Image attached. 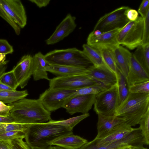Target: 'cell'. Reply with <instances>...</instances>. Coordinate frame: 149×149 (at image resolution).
Returning <instances> with one entry per match:
<instances>
[{"mask_svg": "<svg viewBox=\"0 0 149 149\" xmlns=\"http://www.w3.org/2000/svg\"><path fill=\"white\" fill-rule=\"evenodd\" d=\"M72 134V130L45 122L29 125L24 139L32 149H47L51 142L61 136Z\"/></svg>", "mask_w": 149, "mask_h": 149, "instance_id": "1", "label": "cell"}, {"mask_svg": "<svg viewBox=\"0 0 149 149\" xmlns=\"http://www.w3.org/2000/svg\"><path fill=\"white\" fill-rule=\"evenodd\" d=\"M13 107L10 116L16 123L30 124L45 123L51 120V113L42 105L38 99L24 98L8 104Z\"/></svg>", "mask_w": 149, "mask_h": 149, "instance_id": "2", "label": "cell"}, {"mask_svg": "<svg viewBox=\"0 0 149 149\" xmlns=\"http://www.w3.org/2000/svg\"><path fill=\"white\" fill-rule=\"evenodd\" d=\"M149 109V93L129 92L126 98L118 106L115 116L123 118L125 123L135 126Z\"/></svg>", "mask_w": 149, "mask_h": 149, "instance_id": "3", "label": "cell"}, {"mask_svg": "<svg viewBox=\"0 0 149 149\" xmlns=\"http://www.w3.org/2000/svg\"><path fill=\"white\" fill-rule=\"evenodd\" d=\"M50 64L64 65L88 69L93 64L83 51L76 48L54 49L45 55Z\"/></svg>", "mask_w": 149, "mask_h": 149, "instance_id": "4", "label": "cell"}, {"mask_svg": "<svg viewBox=\"0 0 149 149\" xmlns=\"http://www.w3.org/2000/svg\"><path fill=\"white\" fill-rule=\"evenodd\" d=\"M144 19L139 17L134 21H129L123 27L117 36L119 45H122L133 50L142 45Z\"/></svg>", "mask_w": 149, "mask_h": 149, "instance_id": "5", "label": "cell"}, {"mask_svg": "<svg viewBox=\"0 0 149 149\" xmlns=\"http://www.w3.org/2000/svg\"><path fill=\"white\" fill-rule=\"evenodd\" d=\"M94 110L96 113L106 116H115L118 106L117 83L95 94Z\"/></svg>", "mask_w": 149, "mask_h": 149, "instance_id": "6", "label": "cell"}, {"mask_svg": "<svg viewBox=\"0 0 149 149\" xmlns=\"http://www.w3.org/2000/svg\"><path fill=\"white\" fill-rule=\"evenodd\" d=\"M101 83L86 74L58 76L50 79L49 88L53 89L75 90Z\"/></svg>", "mask_w": 149, "mask_h": 149, "instance_id": "7", "label": "cell"}, {"mask_svg": "<svg viewBox=\"0 0 149 149\" xmlns=\"http://www.w3.org/2000/svg\"><path fill=\"white\" fill-rule=\"evenodd\" d=\"M128 6H122L101 17L93 31L98 30L102 33L123 27L129 21L125 15Z\"/></svg>", "mask_w": 149, "mask_h": 149, "instance_id": "8", "label": "cell"}, {"mask_svg": "<svg viewBox=\"0 0 149 149\" xmlns=\"http://www.w3.org/2000/svg\"><path fill=\"white\" fill-rule=\"evenodd\" d=\"M76 90L49 88L40 95L38 99L44 108L51 112L62 108L66 101L71 97Z\"/></svg>", "mask_w": 149, "mask_h": 149, "instance_id": "9", "label": "cell"}, {"mask_svg": "<svg viewBox=\"0 0 149 149\" xmlns=\"http://www.w3.org/2000/svg\"><path fill=\"white\" fill-rule=\"evenodd\" d=\"M122 28L103 32L97 36L91 32L87 38L86 44L99 52L104 49L113 50L119 45L117 36Z\"/></svg>", "mask_w": 149, "mask_h": 149, "instance_id": "10", "label": "cell"}, {"mask_svg": "<svg viewBox=\"0 0 149 149\" xmlns=\"http://www.w3.org/2000/svg\"><path fill=\"white\" fill-rule=\"evenodd\" d=\"M95 94L78 95L68 99L62 108L71 115L77 113H88L94 104Z\"/></svg>", "mask_w": 149, "mask_h": 149, "instance_id": "11", "label": "cell"}, {"mask_svg": "<svg viewBox=\"0 0 149 149\" xmlns=\"http://www.w3.org/2000/svg\"><path fill=\"white\" fill-rule=\"evenodd\" d=\"M0 3L11 18L20 28L26 24L27 16L21 1L19 0H0Z\"/></svg>", "mask_w": 149, "mask_h": 149, "instance_id": "12", "label": "cell"}, {"mask_svg": "<svg viewBox=\"0 0 149 149\" xmlns=\"http://www.w3.org/2000/svg\"><path fill=\"white\" fill-rule=\"evenodd\" d=\"M12 70L18 86L24 88L32 75V56L29 54L23 56Z\"/></svg>", "mask_w": 149, "mask_h": 149, "instance_id": "13", "label": "cell"}, {"mask_svg": "<svg viewBox=\"0 0 149 149\" xmlns=\"http://www.w3.org/2000/svg\"><path fill=\"white\" fill-rule=\"evenodd\" d=\"M86 74L107 88L114 85L117 82V75L104 64L90 67L87 69Z\"/></svg>", "mask_w": 149, "mask_h": 149, "instance_id": "14", "label": "cell"}, {"mask_svg": "<svg viewBox=\"0 0 149 149\" xmlns=\"http://www.w3.org/2000/svg\"><path fill=\"white\" fill-rule=\"evenodd\" d=\"M135 128L125 122L116 126L98 138L92 141L98 145H106L124 138Z\"/></svg>", "mask_w": 149, "mask_h": 149, "instance_id": "15", "label": "cell"}, {"mask_svg": "<svg viewBox=\"0 0 149 149\" xmlns=\"http://www.w3.org/2000/svg\"><path fill=\"white\" fill-rule=\"evenodd\" d=\"M76 17L68 14L57 26L51 36L45 40L47 45H53L62 40L68 36L77 26Z\"/></svg>", "mask_w": 149, "mask_h": 149, "instance_id": "16", "label": "cell"}, {"mask_svg": "<svg viewBox=\"0 0 149 149\" xmlns=\"http://www.w3.org/2000/svg\"><path fill=\"white\" fill-rule=\"evenodd\" d=\"M126 80L128 87L136 84L149 81V74L136 59L132 54Z\"/></svg>", "mask_w": 149, "mask_h": 149, "instance_id": "17", "label": "cell"}, {"mask_svg": "<svg viewBox=\"0 0 149 149\" xmlns=\"http://www.w3.org/2000/svg\"><path fill=\"white\" fill-rule=\"evenodd\" d=\"M137 143L136 136L131 133L124 138L106 145H98L92 141L88 142L79 149H123L135 147Z\"/></svg>", "mask_w": 149, "mask_h": 149, "instance_id": "18", "label": "cell"}, {"mask_svg": "<svg viewBox=\"0 0 149 149\" xmlns=\"http://www.w3.org/2000/svg\"><path fill=\"white\" fill-rule=\"evenodd\" d=\"M97 124V134L94 139H96L105 134L116 126L125 122V118L115 116H106L98 114Z\"/></svg>", "mask_w": 149, "mask_h": 149, "instance_id": "19", "label": "cell"}, {"mask_svg": "<svg viewBox=\"0 0 149 149\" xmlns=\"http://www.w3.org/2000/svg\"><path fill=\"white\" fill-rule=\"evenodd\" d=\"M49 63L46 60L45 55L40 52L32 56V76L34 81L45 79L49 81L46 70Z\"/></svg>", "mask_w": 149, "mask_h": 149, "instance_id": "20", "label": "cell"}, {"mask_svg": "<svg viewBox=\"0 0 149 149\" xmlns=\"http://www.w3.org/2000/svg\"><path fill=\"white\" fill-rule=\"evenodd\" d=\"M88 142L87 140L73 134L63 135L49 143L65 149H79Z\"/></svg>", "mask_w": 149, "mask_h": 149, "instance_id": "21", "label": "cell"}, {"mask_svg": "<svg viewBox=\"0 0 149 149\" xmlns=\"http://www.w3.org/2000/svg\"><path fill=\"white\" fill-rule=\"evenodd\" d=\"M119 70L125 79L129 70L132 54L128 49L119 45L112 50Z\"/></svg>", "mask_w": 149, "mask_h": 149, "instance_id": "22", "label": "cell"}, {"mask_svg": "<svg viewBox=\"0 0 149 149\" xmlns=\"http://www.w3.org/2000/svg\"><path fill=\"white\" fill-rule=\"evenodd\" d=\"M48 72L58 76L86 74L87 69L74 66L49 63L47 68Z\"/></svg>", "mask_w": 149, "mask_h": 149, "instance_id": "23", "label": "cell"}, {"mask_svg": "<svg viewBox=\"0 0 149 149\" xmlns=\"http://www.w3.org/2000/svg\"><path fill=\"white\" fill-rule=\"evenodd\" d=\"M132 54L137 61L149 74V43L138 46Z\"/></svg>", "mask_w": 149, "mask_h": 149, "instance_id": "24", "label": "cell"}, {"mask_svg": "<svg viewBox=\"0 0 149 149\" xmlns=\"http://www.w3.org/2000/svg\"><path fill=\"white\" fill-rule=\"evenodd\" d=\"M28 95L26 90L0 91V101L10 104L25 98Z\"/></svg>", "mask_w": 149, "mask_h": 149, "instance_id": "25", "label": "cell"}, {"mask_svg": "<svg viewBox=\"0 0 149 149\" xmlns=\"http://www.w3.org/2000/svg\"><path fill=\"white\" fill-rule=\"evenodd\" d=\"M89 115V113H88L65 120H55L51 119L46 123L47 124L61 125L72 130L75 126Z\"/></svg>", "mask_w": 149, "mask_h": 149, "instance_id": "26", "label": "cell"}, {"mask_svg": "<svg viewBox=\"0 0 149 149\" xmlns=\"http://www.w3.org/2000/svg\"><path fill=\"white\" fill-rule=\"evenodd\" d=\"M82 47L83 51L93 65L98 66L104 64L101 54L99 51L87 44H84Z\"/></svg>", "mask_w": 149, "mask_h": 149, "instance_id": "27", "label": "cell"}, {"mask_svg": "<svg viewBox=\"0 0 149 149\" xmlns=\"http://www.w3.org/2000/svg\"><path fill=\"white\" fill-rule=\"evenodd\" d=\"M117 78L119 106L126 98L129 91L126 79L119 71L117 73Z\"/></svg>", "mask_w": 149, "mask_h": 149, "instance_id": "28", "label": "cell"}, {"mask_svg": "<svg viewBox=\"0 0 149 149\" xmlns=\"http://www.w3.org/2000/svg\"><path fill=\"white\" fill-rule=\"evenodd\" d=\"M104 63L117 75L119 70L117 66L112 50L104 49L100 51Z\"/></svg>", "mask_w": 149, "mask_h": 149, "instance_id": "29", "label": "cell"}, {"mask_svg": "<svg viewBox=\"0 0 149 149\" xmlns=\"http://www.w3.org/2000/svg\"><path fill=\"white\" fill-rule=\"evenodd\" d=\"M108 88L101 83L86 86L77 89L71 97L78 95H95Z\"/></svg>", "mask_w": 149, "mask_h": 149, "instance_id": "30", "label": "cell"}, {"mask_svg": "<svg viewBox=\"0 0 149 149\" xmlns=\"http://www.w3.org/2000/svg\"><path fill=\"white\" fill-rule=\"evenodd\" d=\"M138 124L145 138L146 145L149 144V109L140 120Z\"/></svg>", "mask_w": 149, "mask_h": 149, "instance_id": "31", "label": "cell"}, {"mask_svg": "<svg viewBox=\"0 0 149 149\" xmlns=\"http://www.w3.org/2000/svg\"><path fill=\"white\" fill-rule=\"evenodd\" d=\"M0 81L15 90L19 86L12 70L3 73L0 76Z\"/></svg>", "mask_w": 149, "mask_h": 149, "instance_id": "32", "label": "cell"}, {"mask_svg": "<svg viewBox=\"0 0 149 149\" xmlns=\"http://www.w3.org/2000/svg\"><path fill=\"white\" fill-rule=\"evenodd\" d=\"M29 124L15 122L0 124V133L13 130H18L24 133Z\"/></svg>", "mask_w": 149, "mask_h": 149, "instance_id": "33", "label": "cell"}, {"mask_svg": "<svg viewBox=\"0 0 149 149\" xmlns=\"http://www.w3.org/2000/svg\"><path fill=\"white\" fill-rule=\"evenodd\" d=\"M129 91L134 93H149V81L131 86L129 87Z\"/></svg>", "mask_w": 149, "mask_h": 149, "instance_id": "34", "label": "cell"}, {"mask_svg": "<svg viewBox=\"0 0 149 149\" xmlns=\"http://www.w3.org/2000/svg\"><path fill=\"white\" fill-rule=\"evenodd\" d=\"M0 16L10 24L14 30L15 33L17 35L20 33V28L10 17L0 3Z\"/></svg>", "mask_w": 149, "mask_h": 149, "instance_id": "35", "label": "cell"}, {"mask_svg": "<svg viewBox=\"0 0 149 149\" xmlns=\"http://www.w3.org/2000/svg\"><path fill=\"white\" fill-rule=\"evenodd\" d=\"M24 136V133L18 130H13L0 133V139L10 141L14 139Z\"/></svg>", "mask_w": 149, "mask_h": 149, "instance_id": "36", "label": "cell"}, {"mask_svg": "<svg viewBox=\"0 0 149 149\" xmlns=\"http://www.w3.org/2000/svg\"><path fill=\"white\" fill-rule=\"evenodd\" d=\"M24 137H19L10 141L12 149H32L24 141Z\"/></svg>", "mask_w": 149, "mask_h": 149, "instance_id": "37", "label": "cell"}, {"mask_svg": "<svg viewBox=\"0 0 149 149\" xmlns=\"http://www.w3.org/2000/svg\"><path fill=\"white\" fill-rule=\"evenodd\" d=\"M149 43V11L144 19L143 36L142 45Z\"/></svg>", "mask_w": 149, "mask_h": 149, "instance_id": "38", "label": "cell"}, {"mask_svg": "<svg viewBox=\"0 0 149 149\" xmlns=\"http://www.w3.org/2000/svg\"><path fill=\"white\" fill-rule=\"evenodd\" d=\"M13 47L6 40L0 39V54H11L13 52Z\"/></svg>", "mask_w": 149, "mask_h": 149, "instance_id": "39", "label": "cell"}, {"mask_svg": "<svg viewBox=\"0 0 149 149\" xmlns=\"http://www.w3.org/2000/svg\"><path fill=\"white\" fill-rule=\"evenodd\" d=\"M149 11V0H143L141 3L138 9V12L141 17L144 19Z\"/></svg>", "mask_w": 149, "mask_h": 149, "instance_id": "40", "label": "cell"}, {"mask_svg": "<svg viewBox=\"0 0 149 149\" xmlns=\"http://www.w3.org/2000/svg\"><path fill=\"white\" fill-rule=\"evenodd\" d=\"M12 107V106L8 104L6 105L0 101V116L5 117L10 116V111Z\"/></svg>", "mask_w": 149, "mask_h": 149, "instance_id": "41", "label": "cell"}, {"mask_svg": "<svg viewBox=\"0 0 149 149\" xmlns=\"http://www.w3.org/2000/svg\"><path fill=\"white\" fill-rule=\"evenodd\" d=\"M125 15L127 19L131 21H136L139 17L137 11L129 8L126 10Z\"/></svg>", "mask_w": 149, "mask_h": 149, "instance_id": "42", "label": "cell"}, {"mask_svg": "<svg viewBox=\"0 0 149 149\" xmlns=\"http://www.w3.org/2000/svg\"><path fill=\"white\" fill-rule=\"evenodd\" d=\"M30 1L34 3L39 8L47 6L49 4L50 0H29Z\"/></svg>", "mask_w": 149, "mask_h": 149, "instance_id": "43", "label": "cell"}, {"mask_svg": "<svg viewBox=\"0 0 149 149\" xmlns=\"http://www.w3.org/2000/svg\"><path fill=\"white\" fill-rule=\"evenodd\" d=\"M0 149H12L10 141L0 139Z\"/></svg>", "mask_w": 149, "mask_h": 149, "instance_id": "44", "label": "cell"}, {"mask_svg": "<svg viewBox=\"0 0 149 149\" xmlns=\"http://www.w3.org/2000/svg\"><path fill=\"white\" fill-rule=\"evenodd\" d=\"M0 122L2 123H11L14 122L13 118L10 116L5 117L0 116Z\"/></svg>", "mask_w": 149, "mask_h": 149, "instance_id": "45", "label": "cell"}, {"mask_svg": "<svg viewBox=\"0 0 149 149\" xmlns=\"http://www.w3.org/2000/svg\"><path fill=\"white\" fill-rule=\"evenodd\" d=\"M15 90L8 86L0 81V91Z\"/></svg>", "mask_w": 149, "mask_h": 149, "instance_id": "46", "label": "cell"}, {"mask_svg": "<svg viewBox=\"0 0 149 149\" xmlns=\"http://www.w3.org/2000/svg\"><path fill=\"white\" fill-rule=\"evenodd\" d=\"M8 62V61H7L6 63L0 64V76L5 72L7 67L6 65Z\"/></svg>", "mask_w": 149, "mask_h": 149, "instance_id": "47", "label": "cell"}, {"mask_svg": "<svg viewBox=\"0 0 149 149\" xmlns=\"http://www.w3.org/2000/svg\"><path fill=\"white\" fill-rule=\"evenodd\" d=\"M6 54H0V64L6 63L7 61H6Z\"/></svg>", "mask_w": 149, "mask_h": 149, "instance_id": "48", "label": "cell"}, {"mask_svg": "<svg viewBox=\"0 0 149 149\" xmlns=\"http://www.w3.org/2000/svg\"><path fill=\"white\" fill-rule=\"evenodd\" d=\"M91 32L95 36H99L102 33V32L98 30L93 31Z\"/></svg>", "mask_w": 149, "mask_h": 149, "instance_id": "49", "label": "cell"}, {"mask_svg": "<svg viewBox=\"0 0 149 149\" xmlns=\"http://www.w3.org/2000/svg\"><path fill=\"white\" fill-rule=\"evenodd\" d=\"M47 149H65L62 147L57 146H50Z\"/></svg>", "mask_w": 149, "mask_h": 149, "instance_id": "50", "label": "cell"}, {"mask_svg": "<svg viewBox=\"0 0 149 149\" xmlns=\"http://www.w3.org/2000/svg\"><path fill=\"white\" fill-rule=\"evenodd\" d=\"M130 149H148L147 148H145L143 146L141 147H130Z\"/></svg>", "mask_w": 149, "mask_h": 149, "instance_id": "51", "label": "cell"}, {"mask_svg": "<svg viewBox=\"0 0 149 149\" xmlns=\"http://www.w3.org/2000/svg\"><path fill=\"white\" fill-rule=\"evenodd\" d=\"M130 147L127 148H123V149H130Z\"/></svg>", "mask_w": 149, "mask_h": 149, "instance_id": "52", "label": "cell"}, {"mask_svg": "<svg viewBox=\"0 0 149 149\" xmlns=\"http://www.w3.org/2000/svg\"><path fill=\"white\" fill-rule=\"evenodd\" d=\"M2 123H0V124H2Z\"/></svg>", "mask_w": 149, "mask_h": 149, "instance_id": "53", "label": "cell"}]
</instances>
